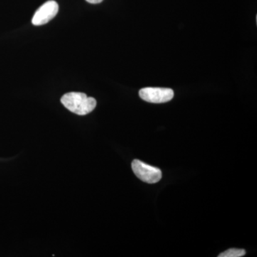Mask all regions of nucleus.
Masks as SVG:
<instances>
[{
    "instance_id": "3",
    "label": "nucleus",
    "mask_w": 257,
    "mask_h": 257,
    "mask_svg": "<svg viewBox=\"0 0 257 257\" xmlns=\"http://www.w3.org/2000/svg\"><path fill=\"white\" fill-rule=\"evenodd\" d=\"M143 100L150 103L160 104L172 100L174 91L169 88L145 87L139 92Z\"/></svg>"
},
{
    "instance_id": "4",
    "label": "nucleus",
    "mask_w": 257,
    "mask_h": 257,
    "mask_svg": "<svg viewBox=\"0 0 257 257\" xmlns=\"http://www.w3.org/2000/svg\"><path fill=\"white\" fill-rule=\"evenodd\" d=\"M59 11V5L53 0L47 2L37 10L32 23L35 26L45 25L55 18Z\"/></svg>"
},
{
    "instance_id": "1",
    "label": "nucleus",
    "mask_w": 257,
    "mask_h": 257,
    "mask_svg": "<svg viewBox=\"0 0 257 257\" xmlns=\"http://www.w3.org/2000/svg\"><path fill=\"white\" fill-rule=\"evenodd\" d=\"M61 102L68 110L82 116L92 112L96 105L94 98L81 92L67 93L62 96Z\"/></svg>"
},
{
    "instance_id": "5",
    "label": "nucleus",
    "mask_w": 257,
    "mask_h": 257,
    "mask_svg": "<svg viewBox=\"0 0 257 257\" xmlns=\"http://www.w3.org/2000/svg\"><path fill=\"white\" fill-rule=\"evenodd\" d=\"M246 251L243 249H238V248H230L226 250L224 252L221 253L219 257H241L244 256Z\"/></svg>"
},
{
    "instance_id": "2",
    "label": "nucleus",
    "mask_w": 257,
    "mask_h": 257,
    "mask_svg": "<svg viewBox=\"0 0 257 257\" xmlns=\"http://www.w3.org/2000/svg\"><path fill=\"white\" fill-rule=\"evenodd\" d=\"M132 168L135 175L146 183H157L162 177L160 169L147 165L140 160H134L132 163Z\"/></svg>"
},
{
    "instance_id": "6",
    "label": "nucleus",
    "mask_w": 257,
    "mask_h": 257,
    "mask_svg": "<svg viewBox=\"0 0 257 257\" xmlns=\"http://www.w3.org/2000/svg\"><path fill=\"white\" fill-rule=\"evenodd\" d=\"M86 1L88 2L89 3H91V4H98V3H100L103 0H86Z\"/></svg>"
}]
</instances>
